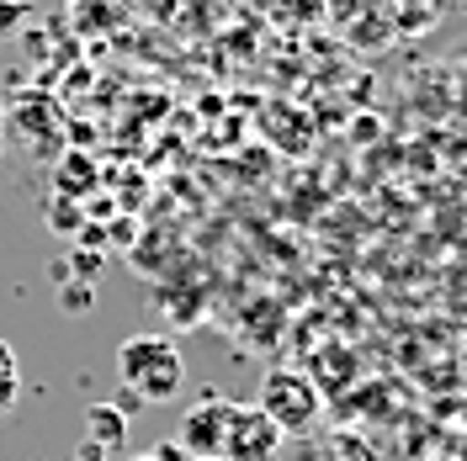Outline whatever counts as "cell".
Instances as JSON below:
<instances>
[{
    "mask_svg": "<svg viewBox=\"0 0 467 461\" xmlns=\"http://www.w3.org/2000/svg\"><path fill=\"white\" fill-rule=\"evenodd\" d=\"M27 16H32V0H0V37L16 32Z\"/></svg>",
    "mask_w": 467,
    "mask_h": 461,
    "instance_id": "10",
    "label": "cell"
},
{
    "mask_svg": "<svg viewBox=\"0 0 467 461\" xmlns=\"http://www.w3.org/2000/svg\"><path fill=\"white\" fill-rule=\"evenodd\" d=\"M16 393H22V366H16V350L0 340V414L16 408Z\"/></svg>",
    "mask_w": 467,
    "mask_h": 461,
    "instance_id": "8",
    "label": "cell"
},
{
    "mask_svg": "<svg viewBox=\"0 0 467 461\" xmlns=\"http://www.w3.org/2000/svg\"><path fill=\"white\" fill-rule=\"evenodd\" d=\"M149 461H192V451H186L181 440H160V446L149 451Z\"/></svg>",
    "mask_w": 467,
    "mask_h": 461,
    "instance_id": "13",
    "label": "cell"
},
{
    "mask_svg": "<svg viewBox=\"0 0 467 461\" xmlns=\"http://www.w3.org/2000/svg\"><path fill=\"white\" fill-rule=\"evenodd\" d=\"M324 361H329V366H314V372H308V376H324L319 398H324V393L350 387V376H356V355H350V350H324Z\"/></svg>",
    "mask_w": 467,
    "mask_h": 461,
    "instance_id": "7",
    "label": "cell"
},
{
    "mask_svg": "<svg viewBox=\"0 0 467 461\" xmlns=\"http://www.w3.org/2000/svg\"><path fill=\"white\" fill-rule=\"evenodd\" d=\"M69 5H86V0H69Z\"/></svg>",
    "mask_w": 467,
    "mask_h": 461,
    "instance_id": "17",
    "label": "cell"
},
{
    "mask_svg": "<svg viewBox=\"0 0 467 461\" xmlns=\"http://www.w3.org/2000/svg\"><path fill=\"white\" fill-rule=\"evenodd\" d=\"M192 461H223V456H192Z\"/></svg>",
    "mask_w": 467,
    "mask_h": 461,
    "instance_id": "15",
    "label": "cell"
},
{
    "mask_svg": "<svg viewBox=\"0 0 467 461\" xmlns=\"http://www.w3.org/2000/svg\"><path fill=\"white\" fill-rule=\"evenodd\" d=\"M75 461H107V451L90 446V440H80V446H75Z\"/></svg>",
    "mask_w": 467,
    "mask_h": 461,
    "instance_id": "14",
    "label": "cell"
},
{
    "mask_svg": "<svg viewBox=\"0 0 467 461\" xmlns=\"http://www.w3.org/2000/svg\"><path fill=\"white\" fill-rule=\"evenodd\" d=\"M90 180H96L90 159L69 154V159H64V170H58V191H64V197H80V186H90Z\"/></svg>",
    "mask_w": 467,
    "mask_h": 461,
    "instance_id": "9",
    "label": "cell"
},
{
    "mask_svg": "<svg viewBox=\"0 0 467 461\" xmlns=\"http://www.w3.org/2000/svg\"><path fill=\"white\" fill-rule=\"evenodd\" d=\"M393 5H399V0H335V16H340V22H382V27L393 32Z\"/></svg>",
    "mask_w": 467,
    "mask_h": 461,
    "instance_id": "6",
    "label": "cell"
},
{
    "mask_svg": "<svg viewBox=\"0 0 467 461\" xmlns=\"http://www.w3.org/2000/svg\"><path fill=\"white\" fill-rule=\"evenodd\" d=\"M58 302H64L69 313H80V308H90V282H69V276H64V297H58Z\"/></svg>",
    "mask_w": 467,
    "mask_h": 461,
    "instance_id": "11",
    "label": "cell"
},
{
    "mask_svg": "<svg viewBox=\"0 0 467 461\" xmlns=\"http://www.w3.org/2000/svg\"><path fill=\"white\" fill-rule=\"evenodd\" d=\"M229 398H218V393H207L202 404H192L181 414V430L175 440L192 451V456H218L223 451V430H229Z\"/></svg>",
    "mask_w": 467,
    "mask_h": 461,
    "instance_id": "4",
    "label": "cell"
},
{
    "mask_svg": "<svg viewBox=\"0 0 467 461\" xmlns=\"http://www.w3.org/2000/svg\"><path fill=\"white\" fill-rule=\"evenodd\" d=\"M133 461H149V451H144V456H133Z\"/></svg>",
    "mask_w": 467,
    "mask_h": 461,
    "instance_id": "16",
    "label": "cell"
},
{
    "mask_svg": "<svg viewBox=\"0 0 467 461\" xmlns=\"http://www.w3.org/2000/svg\"><path fill=\"white\" fill-rule=\"evenodd\" d=\"M319 387H314V376L308 372H297V366H271L261 382V414L276 425L282 435H297V430H308L314 419H319Z\"/></svg>",
    "mask_w": 467,
    "mask_h": 461,
    "instance_id": "2",
    "label": "cell"
},
{
    "mask_svg": "<svg viewBox=\"0 0 467 461\" xmlns=\"http://www.w3.org/2000/svg\"><path fill=\"white\" fill-rule=\"evenodd\" d=\"M276 5H282V11H297L303 22H319V16H324V5H329V0H276Z\"/></svg>",
    "mask_w": 467,
    "mask_h": 461,
    "instance_id": "12",
    "label": "cell"
},
{
    "mask_svg": "<svg viewBox=\"0 0 467 461\" xmlns=\"http://www.w3.org/2000/svg\"><path fill=\"white\" fill-rule=\"evenodd\" d=\"M276 451H282V430L255 404H234L218 456L223 461H276Z\"/></svg>",
    "mask_w": 467,
    "mask_h": 461,
    "instance_id": "3",
    "label": "cell"
},
{
    "mask_svg": "<svg viewBox=\"0 0 467 461\" xmlns=\"http://www.w3.org/2000/svg\"><path fill=\"white\" fill-rule=\"evenodd\" d=\"M86 440H90V446H101V451L112 456V451H122V446H128V419H122L112 404H90V414H86Z\"/></svg>",
    "mask_w": 467,
    "mask_h": 461,
    "instance_id": "5",
    "label": "cell"
},
{
    "mask_svg": "<svg viewBox=\"0 0 467 461\" xmlns=\"http://www.w3.org/2000/svg\"><path fill=\"white\" fill-rule=\"evenodd\" d=\"M117 376L144 404H171L186 382V361H181L171 334H128L117 345Z\"/></svg>",
    "mask_w": 467,
    "mask_h": 461,
    "instance_id": "1",
    "label": "cell"
}]
</instances>
